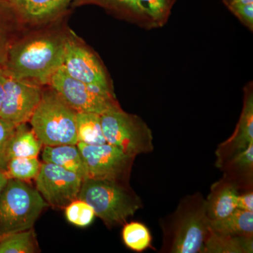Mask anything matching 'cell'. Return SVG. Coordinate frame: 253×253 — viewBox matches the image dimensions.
<instances>
[{
    "mask_svg": "<svg viewBox=\"0 0 253 253\" xmlns=\"http://www.w3.org/2000/svg\"><path fill=\"white\" fill-rule=\"evenodd\" d=\"M100 116L106 142L134 158L154 150L152 131L139 116L125 112L120 106Z\"/></svg>",
    "mask_w": 253,
    "mask_h": 253,
    "instance_id": "8992f818",
    "label": "cell"
},
{
    "mask_svg": "<svg viewBox=\"0 0 253 253\" xmlns=\"http://www.w3.org/2000/svg\"><path fill=\"white\" fill-rule=\"evenodd\" d=\"M239 188L230 179L224 177L214 183L206 199V208L210 221L219 220L230 215L237 209Z\"/></svg>",
    "mask_w": 253,
    "mask_h": 253,
    "instance_id": "4fadbf2b",
    "label": "cell"
},
{
    "mask_svg": "<svg viewBox=\"0 0 253 253\" xmlns=\"http://www.w3.org/2000/svg\"><path fill=\"white\" fill-rule=\"evenodd\" d=\"M33 229L14 233L0 239V253H33L37 251Z\"/></svg>",
    "mask_w": 253,
    "mask_h": 253,
    "instance_id": "7402d4cb",
    "label": "cell"
},
{
    "mask_svg": "<svg viewBox=\"0 0 253 253\" xmlns=\"http://www.w3.org/2000/svg\"><path fill=\"white\" fill-rule=\"evenodd\" d=\"M237 209L253 212V192L249 189L243 194H239L237 198Z\"/></svg>",
    "mask_w": 253,
    "mask_h": 253,
    "instance_id": "f546056e",
    "label": "cell"
},
{
    "mask_svg": "<svg viewBox=\"0 0 253 253\" xmlns=\"http://www.w3.org/2000/svg\"><path fill=\"white\" fill-rule=\"evenodd\" d=\"M66 38L34 37L11 44L3 69L18 80L38 85L49 84L63 62Z\"/></svg>",
    "mask_w": 253,
    "mask_h": 253,
    "instance_id": "6da1fadb",
    "label": "cell"
},
{
    "mask_svg": "<svg viewBox=\"0 0 253 253\" xmlns=\"http://www.w3.org/2000/svg\"><path fill=\"white\" fill-rule=\"evenodd\" d=\"M206 200L201 194L186 196L171 215L161 222L162 252L202 253L209 236Z\"/></svg>",
    "mask_w": 253,
    "mask_h": 253,
    "instance_id": "7a4b0ae2",
    "label": "cell"
},
{
    "mask_svg": "<svg viewBox=\"0 0 253 253\" xmlns=\"http://www.w3.org/2000/svg\"><path fill=\"white\" fill-rule=\"evenodd\" d=\"M222 2L228 8L233 5L251 4L253 3V0H222Z\"/></svg>",
    "mask_w": 253,
    "mask_h": 253,
    "instance_id": "1f68e13d",
    "label": "cell"
},
{
    "mask_svg": "<svg viewBox=\"0 0 253 253\" xmlns=\"http://www.w3.org/2000/svg\"><path fill=\"white\" fill-rule=\"evenodd\" d=\"M49 204L26 181L8 179L0 193V239L33 229Z\"/></svg>",
    "mask_w": 253,
    "mask_h": 253,
    "instance_id": "277c9868",
    "label": "cell"
},
{
    "mask_svg": "<svg viewBox=\"0 0 253 253\" xmlns=\"http://www.w3.org/2000/svg\"><path fill=\"white\" fill-rule=\"evenodd\" d=\"M87 178L127 183L134 158L116 146L106 143L87 145L78 142Z\"/></svg>",
    "mask_w": 253,
    "mask_h": 253,
    "instance_id": "ba28073f",
    "label": "cell"
},
{
    "mask_svg": "<svg viewBox=\"0 0 253 253\" xmlns=\"http://www.w3.org/2000/svg\"><path fill=\"white\" fill-rule=\"evenodd\" d=\"M15 14L9 1L0 0V68L4 67L11 44L10 40Z\"/></svg>",
    "mask_w": 253,
    "mask_h": 253,
    "instance_id": "d4e9b609",
    "label": "cell"
},
{
    "mask_svg": "<svg viewBox=\"0 0 253 253\" xmlns=\"http://www.w3.org/2000/svg\"><path fill=\"white\" fill-rule=\"evenodd\" d=\"M141 7L154 23L161 28L167 23L176 0H139Z\"/></svg>",
    "mask_w": 253,
    "mask_h": 253,
    "instance_id": "484cf974",
    "label": "cell"
},
{
    "mask_svg": "<svg viewBox=\"0 0 253 253\" xmlns=\"http://www.w3.org/2000/svg\"><path fill=\"white\" fill-rule=\"evenodd\" d=\"M41 141L26 123L18 125L9 146V160L14 158H37L41 152Z\"/></svg>",
    "mask_w": 253,
    "mask_h": 253,
    "instance_id": "d6986e66",
    "label": "cell"
},
{
    "mask_svg": "<svg viewBox=\"0 0 253 253\" xmlns=\"http://www.w3.org/2000/svg\"><path fill=\"white\" fill-rule=\"evenodd\" d=\"M224 176L237 184L239 188L252 185L253 143L229 158L220 166Z\"/></svg>",
    "mask_w": 253,
    "mask_h": 253,
    "instance_id": "2e32d148",
    "label": "cell"
},
{
    "mask_svg": "<svg viewBox=\"0 0 253 253\" xmlns=\"http://www.w3.org/2000/svg\"><path fill=\"white\" fill-rule=\"evenodd\" d=\"M6 1H8V0H6Z\"/></svg>",
    "mask_w": 253,
    "mask_h": 253,
    "instance_id": "836d02e7",
    "label": "cell"
},
{
    "mask_svg": "<svg viewBox=\"0 0 253 253\" xmlns=\"http://www.w3.org/2000/svg\"><path fill=\"white\" fill-rule=\"evenodd\" d=\"M42 158L44 162L52 163L76 173L83 179L87 178L85 166L77 144L44 146Z\"/></svg>",
    "mask_w": 253,
    "mask_h": 253,
    "instance_id": "9a60e30c",
    "label": "cell"
},
{
    "mask_svg": "<svg viewBox=\"0 0 253 253\" xmlns=\"http://www.w3.org/2000/svg\"><path fill=\"white\" fill-rule=\"evenodd\" d=\"M65 214L69 222L80 227L89 226L96 216L90 205L81 199H76L70 203L66 207Z\"/></svg>",
    "mask_w": 253,
    "mask_h": 253,
    "instance_id": "4316f807",
    "label": "cell"
},
{
    "mask_svg": "<svg viewBox=\"0 0 253 253\" xmlns=\"http://www.w3.org/2000/svg\"><path fill=\"white\" fill-rule=\"evenodd\" d=\"M250 31L253 30V3L236 4L227 8Z\"/></svg>",
    "mask_w": 253,
    "mask_h": 253,
    "instance_id": "f1b7e54d",
    "label": "cell"
},
{
    "mask_svg": "<svg viewBox=\"0 0 253 253\" xmlns=\"http://www.w3.org/2000/svg\"><path fill=\"white\" fill-rule=\"evenodd\" d=\"M7 179L8 178L6 177L4 173L0 172V193H1V190H2L5 184H6Z\"/></svg>",
    "mask_w": 253,
    "mask_h": 253,
    "instance_id": "d6a6232c",
    "label": "cell"
},
{
    "mask_svg": "<svg viewBox=\"0 0 253 253\" xmlns=\"http://www.w3.org/2000/svg\"><path fill=\"white\" fill-rule=\"evenodd\" d=\"M83 180L76 173L44 162L36 178V189L49 206L66 208L78 199Z\"/></svg>",
    "mask_w": 253,
    "mask_h": 253,
    "instance_id": "9c48e42d",
    "label": "cell"
},
{
    "mask_svg": "<svg viewBox=\"0 0 253 253\" xmlns=\"http://www.w3.org/2000/svg\"><path fill=\"white\" fill-rule=\"evenodd\" d=\"M76 113L52 89L42 91L29 122L44 146L77 144Z\"/></svg>",
    "mask_w": 253,
    "mask_h": 253,
    "instance_id": "5b68a950",
    "label": "cell"
},
{
    "mask_svg": "<svg viewBox=\"0 0 253 253\" xmlns=\"http://www.w3.org/2000/svg\"><path fill=\"white\" fill-rule=\"evenodd\" d=\"M5 80H6V73L2 68H0V109L4 99Z\"/></svg>",
    "mask_w": 253,
    "mask_h": 253,
    "instance_id": "4dcf8cb0",
    "label": "cell"
},
{
    "mask_svg": "<svg viewBox=\"0 0 253 253\" xmlns=\"http://www.w3.org/2000/svg\"><path fill=\"white\" fill-rule=\"evenodd\" d=\"M253 236L222 235L210 231L202 253H252Z\"/></svg>",
    "mask_w": 253,
    "mask_h": 253,
    "instance_id": "ac0fdd59",
    "label": "cell"
},
{
    "mask_svg": "<svg viewBox=\"0 0 253 253\" xmlns=\"http://www.w3.org/2000/svg\"><path fill=\"white\" fill-rule=\"evenodd\" d=\"M76 134L78 142L87 145L106 144L101 116L94 113H76Z\"/></svg>",
    "mask_w": 253,
    "mask_h": 253,
    "instance_id": "ffe728a7",
    "label": "cell"
},
{
    "mask_svg": "<svg viewBox=\"0 0 253 253\" xmlns=\"http://www.w3.org/2000/svg\"><path fill=\"white\" fill-rule=\"evenodd\" d=\"M116 11L129 18L146 29L155 28L154 23L141 7L139 0H86Z\"/></svg>",
    "mask_w": 253,
    "mask_h": 253,
    "instance_id": "44dd1931",
    "label": "cell"
},
{
    "mask_svg": "<svg viewBox=\"0 0 253 253\" xmlns=\"http://www.w3.org/2000/svg\"><path fill=\"white\" fill-rule=\"evenodd\" d=\"M73 0H8L15 14L28 22L40 23L64 11Z\"/></svg>",
    "mask_w": 253,
    "mask_h": 253,
    "instance_id": "5bb4252c",
    "label": "cell"
},
{
    "mask_svg": "<svg viewBox=\"0 0 253 253\" xmlns=\"http://www.w3.org/2000/svg\"><path fill=\"white\" fill-rule=\"evenodd\" d=\"M62 66L71 76L89 85L114 94L103 65L86 46L66 38Z\"/></svg>",
    "mask_w": 253,
    "mask_h": 253,
    "instance_id": "8fae6325",
    "label": "cell"
},
{
    "mask_svg": "<svg viewBox=\"0 0 253 253\" xmlns=\"http://www.w3.org/2000/svg\"><path fill=\"white\" fill-rule=\"evenodd\" d=\"M41 163L37 158H14L9 160L4 174L8 179L28 181L36 179Z\"/></svg>",
    "mask_w": 253,
    "mask_h": 253,
    "instance_id": "cb8c5ba5",
    "label": "cell"
},
{
    "mask_svg": "<svg viewBox=\"0 0 253 253\" xmlns=\"http://www.w3.org/2000/svg\"><path fill=\"white\" fill-rule=\"evenodd\" d=\"M253 143V83L244 88V102L239 123L232 135L218 146L216 151L217 166L246 149Z\"/></svg>",
    "mask_w": 253,
    "mask_h": 253,
    "instance_id": "7c38bea8",
    "label": "cell"
},
{
    "mask_svg": "<svg viewBox=\"0 0 253 253\" xmlns=\"http://www.w3.org/2000/svg\"><path fill=\"white\" fill-rule=\"evenodd\" d=\"M123 242L128 249L140 253L151 245V233L147 226L139 221H131L125 225L122 231Z\"/></svg>",
    "mask_w": 253,
    "mask_h": 253,
    "instance_id": "603a6c76",
    "label": "cell"
},
{
    "mask_svg": "<svg viewBox=\"0 0 253 253\" xmlns=\"http://www.w3.org/2000/svg\"><path fill=\"white\" fill-rule=\"evenodd\" d=\"M210 228L222 235L253 236V212L236 209L228 217L210 221Z\"/></svg>",
    "mask_w": 253,
    "mask_h": 253,
    "instance_id": "e0dca14e",
    "label": "cell"
},
{
    "mask_svg": "<svg viewBox=\"0 0 253 253\" xmlns=\"http://www.w3.org/2000/svg\"><path fill=\"white\" fill-rule=\"evenodd\" d=\"M49 85L76 112L101 115L111 108L119 106L115 94L75 79L63 66L53 75Z\"/></svg>",
    "mask_w": 253,
    "mask_h": 253,
    "instance_id": "52a82bcc",
    "label": "cell"
},
{
    "mask_svg": "<svg viewBox=\"0 0 253 253\" xmlns=\"http://www.w3.org/2000/svg\"><path fill=\"white\" fill-rule=\"evenodd\" d=\"M42 96L41 86L16 79L6 73L0 118L16 126L29 122Z\"/></svg>",
    "mask_w": 253,
    "mask_h": 253,
    "instance_id": "30bf717a",
    "label": "cell"
},
{
    "mask_svg": "<svg viewBox=\"0 0 253 253\" xmlns=\"http://www.w3.org/2000/svg\"><path fill=\"white\" fill-rule=\"evenodd\" d=\"M78 199L90 205L96 216L109 227L124 224L143 207L128 183L108 179H83Z\"/></svg>",
    "mask_w": 253,
    "mask_h": 253,
    "instance_id": "3957f363",
    "label": "cell"
},
{
    "mask_svg": "<svg viewBox=\"0 0 253 253\" xmlns=\"http://www.w3.org/2000/svg\"><path fill=\"white\" fill-rule=\"evenodd\" d=\"M16 126L14 123L0 118V172L4 174L9 161V146Z\"/></svg>",
    "mask_w": 253,
    "mask_h": 253,
    "instance_id": "83f0119b",
    "label": "cell"
}]
</instances>
